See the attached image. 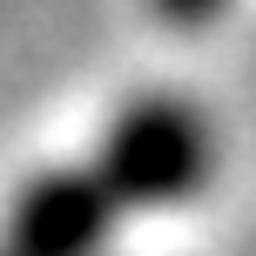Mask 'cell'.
Returning <instances> with one entry per match:
<instances>
[{"label": "cell", "mask_w": 256, "mask_h": 256, "mask_svg": "<svg viewBox=\"0 0 256 256\" xmlns=\"http://www.w3.org/2000/svg\"><path fill=\"white\" fill-rule=\"evenodd\" d=\"M209 155H216V142H209L202 115L176 94H148L108 128V148L94 168H102L108 196L122 209H135V202L162 209V202H182L209 182Z\"/></svg>", "instance_id": "1"}, {"label": "cell", "mask_w": 256, "mask_h": 256, "mask_svg": "<svg viewBox=\"0 0 256 256\" xmlns=\"http://www.w3.org/2000/svg\"><path fill=\"white\" fill-rule=\"evenodd\" d=\"M122 202L102 168H48L7 209V256H94L115 230Z\"/></svg>", "instance_id": "2"}, {"label": "cell", "mask_w": 256, "mask_h": 256, "mask_svg": "<svg viewBox=\"0 0 256 256\" xmlns=\"http://www.w3.org/2000/svg\"><path fill=\"white\" fill-rule=\"evenodd\" d=\"M155 14H168L176 27H202L222 14V0H155Z\"/></svg>", "instance_id": "3"}, {"label": "cell", "mask_w": 256, "mask_h": 256, "mask_svg": "<svg viewBox=\"0 0 256 256\" xmlns=\"http://www.w3.org/2000/svg\"><path fill=\"white\" fill-rule=\"evenodd\" d=\"M0 256H7V250H0Z\"/></svg>", "instance_id": "4"}]
</instances>
